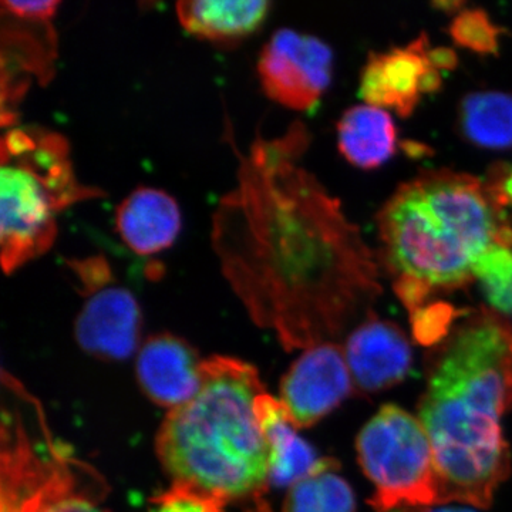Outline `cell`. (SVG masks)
<instances>
[{
	"mask_svg": "<svg viewBox=\"0 0 512 512\" xmlns=\"http://www.w3.org/2000/svg\"><path fill=\"white\" fill-rule=\"evenodd\" d=\"M311 134L295 121L238 150L237 180L212 215L222 275L286 350L332 342L382 293L376 256L338 198L301 165Z\"/></svg>",
	"mask_w": 512,
	"mask_h": 512,
	"instance_id": "1",
	"label": "cell"
},
{
	"mask_svg": "<svg viewBox=\"0 0 512 512\" xmlns=\"http://www.w3.org/2000/svg\"><path fill=\"white\" fill-rule=\"evenodd\" d=\"M511 343V323L481 308L429 355L419 420L433 447L441 504L488 508L510 476L501 419L512 407Z\"/></svg>",
	"mask_w": 512,
	"mask_h": 512,
	"instance_id": "2",
	"label": "cell"
},
{
	"mask_svg": "<svg viewBox=\"0 0 512 512\" xmlns=\"http://www.w3.org/2000/svg\"><path fill=\"white\" fill-rule=\"evenodd\" d=\"M198 393L170 410L156 440L158 460L174 483L237 500L269 484L268 448L255 414L265 393L258 370L227 356L202 360Z\"/></svg>",
	"mask_w": 512,
	"mask_h": 512,
	"instance_id": "3",
	"label": "cell"
},
{
	"mask_svg": "<svg viewBox=\"0 0 512 512\" xmlns=\"http://www.w3.org/2000/svg\"><path fill=\"white\" fill-rule=\"evenodd\" d=\"M376 222L390 272L458 289L474 281V262L508 220L476 175L424 170L399 185Z\"/></svg>",
	"mask_w": 512,
	"mask_h": 512,
	"instance_id": "4",
	"label": "cell"
},
{
	"mask_svg": "<svg viewBox=\"0 0 512 512\" xmlns=\"http://www.w3.org/2000/svg\"><path fill=\"white\" fill-rule=\"evenodd\" d=\"M107 197L77 177L66 136L49 127L8 128L0 140V262L6 275L47 254L57 218L80 202Z\"/></svg>",
	"mask_w": 512,
	"mask_h": 512,
	"instance_id": "5",
	"label": "cell"
},
{
	"mask_svg": "<svg viewBox=\"0 0 512 512\" xmlns=\"http://www.w3.org/2000/svg\"><path fill=\"white\" fill-rule=\"evenodd\" d=\"M357 460L375 485L369 504L376 512L399 507H434L440 485L429 434L402 407L386 404L356 439Z\"/></svg>",
	"mask_w": 512,
	"mask_h": 512,
	"instance_id": "6",
	"label": "cell"
},
{
	"mask_svg": "<svg viewBox=\"0 0 512 512\" xmlns=\"http://www.w3.org/2000/svg\"><path fill=\"white\" fill-rule=\"evenodd\" d=\"M59 0H2V127L19 126V106L33 79L46 86L56 72Z\"/></svg>",
	"mask_w": 512,
	"mask_h": 512,
	"instance_id": "7",
	"label": "cell"
},
{
	"mask_svg": "<svg viewBox=\"0 0 512 512\" xmlns=\"http://www.w3.org/2000/svg\"><path fill=\"white\" fill-rule=\"evenodd\" d=\"M256 72L269 100L289 110L312 111L332 83V49L319 37L278 29L262 47Z\"/></svg>",
	"mask_w": 512,
	"mask_h": 512,
	"instance_id": "8",
	"label": "cell"
},
{
	"mask_svg": "<svg viewBox=\"0 0 512 512\" xmlns=\"http://www.w3.org/2000/svg\"><path fill=\"white\" fill-rule=\"evenodd\" d=\"M345 348L326 342L306 349L281 382V402L296 429H308L352 394Z\"/></svg>",
	"mask_w": 512,
	"mask_h": 512,
	"instance_id": "9",
	"label": "cell"
},
{
	"mask_svg": "<svg viewBox=\"0 0 512 512\" xmlns=\"http://www.w3.org/2000/svg\"><path fill=\"white\" fill-rule=\"evenodd\" d=\"M143 313L136 296L120 285L90 293L74 323L84 352L106 360L128 359L140 342Z\"/></svg>",
	"mask_w": 512,
	"mask_h": 512,
	"instance_id": "10",
	"label": "cell"
},
{
	"mask_svg": "<svg viewBox=\"0 0 512 512\" xmlns=\"http://www.w3.org/2000/svg\"><path fill=\"white\" fill-rule=\"evenodd\" d=\"M346 360L360 393L390 389L406 379L413 362L412 346L396 323L370 312L348 338Z\"/></svg>",
	"mask_w": 512,
	"mask_h": 512,
	"instance_id": "11",
	"label": "cell"
},
{
	"mask_svg": "<svg viewBox=\"0 0 512 512\" xmlns=\"http://www.w3.org/2000/svg\"><path fill=\"white\" fill-rule=\"evenodd\" d=\"M429 50V37L421 33L406 47L370 53L360 76V97L369 106L393 110L403 119L412 116L423 97L421 83L431 67Z\"/></svg>",
	"mask_w": 512,
	"mask_h": 512,
	"instance_id": "12",
	"label": "cell"
},
{
	"mask_svg": "<svg viewBox=\"0 0 512 512\" xmlns=\"http://www.w3.org/2000/svg\"><path fill=\"white\" fill-rule=\"evenodd\" d=\"M57 456L49 463L22 457L3 467V512H101L73 490L69 471Z\"/></svg>",
	"mask_w": 512,
	"mask_h": 512,
	"instance_id": "13",
	"label": "cell"
},
{
	"mask_svg": "<svg viewBox=\"0 0 512 512\" xmlns=\"http://www.w3.org/2000/svg\"><path fill=\"white\" fill-rule=\"evenodd\" d=\"M201 366L202 360L185 340L161 333L138 350V384L151 402L170 412L198 393Z\"/></svg>",
	"mask_w": 512,
	"mask_h": 512,
	"instance_id": "14",
	"label": "cell"
},
{
	"mask_svg": "<svg viewBox=\"0 0 512 512\" xmlns=\"http://www.w3.org/2000/svg\"><path fill=\"white\" fill-rule=\"evenodd\" d=\"M114 225L130 251L153 256L173 247L183 229V214L173 195L141 185L120 202Z\"/></svg>",
	"mask_w": 512,
	"mask_h": 512,
	"instance_id": "15",
	"label": "cell"
},
{
	"mask_svg": "<svg viewBox=\"0 0 512 512\" xmlns=\"http://www.w3.org/2000/svg\"><path fill=\"white\" fill-rule=\"evenodd\" d=\"M271 8L266 0H184L175 5V13L191 36L232 47L258 32Z\"/></svg>",
	"mask_w": 512,
	"mask_h": 512,
	"instance_id": "16",
	"label": "cell"
},
{
	"mask_svg": "<svg viewBox=\"0 0 512 512\" xmlns=\"http://www.w3.org/2000/svg\"><path fill=\"white\" fill-rule=\"evenodd\" d=\"M255 414L268 448L269 484L292 487L318 467V454L299 436L281 400L262 393L256 399Z\"/></svg>",
	"mask_w": 512,
	"mask_h": 512,
	"instance_id": "17",
	"label": "cell"
},
{
	"mask_svg": "<svg viewBox=\"0 0 512 512\" xmlns=\"http://www.w3.org/2000/svg\"><path fill=\"white\" fill-rule=\"evenodd\" d=\"M338 147L346 161L362 170H373L393 157L397 130L392 116L380 107L359 104L342 114Z\"/></svg>",
	"mask_w": 512,
	"mask_h": 512,
	"instance_id": "18",
	"label": "cell"
},
{
	"mask_svg": "<svg viewBox=\"0 0 512 512\" xmlns=\"http://www.w3.org/2000/svg\"><path fill=\"white\" fill-rule=\"evenodd\" d=\"M458 128L473 146L512 148V94L495 90L467 94L458 106Z\"/></svg>",
	"mask_w": 512,
	"mask_h": 512,
	"instance_id": "19",
	"label": "cell"
},
{
	"mask_svg": "<svg viewBox=\"0 0 512 512\" xmlns=\"http://www.w3.org/2000/svg\"><path fill=\"white\" fill-rule=\"evenodd\" d=\"M339 467L333 458H320L309 476L288 488L284 512H356L355 493Z\"/></svg>",
	"mask_w": 512,
	"mask_h": 512,
	"instance_id": "20",
	"label": "cell"
},
{
	"mask_svg": "<svg viewBox=\"0 0 512 512\" xmlns=\"http://www.w3.org/2000/svg\"><path fill=\"white\" fill-rule=\"evenodd\" d=\"M473 275L494 311L512 316V249L491 244L474 262Z\"/></svg>",
	"mask_w": 512,
	"mask_h": 512,
	"instance_id": "21",
	"label": "cell"
},
{
	"mask_svg": "<svg viewBox=\"0 0 512 512\" xmlns=\"http://www.w3.org/2000/svg\"><path fill=\"white\" fill-rule=\"evenodd\" d=\"M451 39L480 55H498L504 30L495 25L484 9H464L448 28Z\"/></svg>",
	"mask_w": 512,
	"mask_h": 512,
	"instance_id": "22",
	"label": "cell"
},
{
	"mask_svg": "<svg viewBox=\"0 0 512 512\" xmlns=\"http://www.w3.org/2000/svg\"><path fill=\"white\" fill-rule=\"evenodd\" d=\"M447 302H436L423 306L412 313L413 336L421 345H440L450 335L451 325L458 316L463 315Z\"/></svg>",
	"mask_w": 512,
	"mask_h": 512,
	"instance_id": "23",
	"label": "cell"
},
{
	"mask_svg": "<svg viewBox=\"0 0 512 512\" xmlns=\"http://www.w3.org/2000/svg\"><path fill=\"white\" fill-rule=\"evenodd\" d=\"M153 503L157 505L154 512H224L227 501L192 485L174 483Z\"/></svg>",
	"mask_w": 512,
	"mask_h": 512,
	"instance_id": "24",
	"label": "cell"
},
{
	"mask_svg": "<svg viewBox=\"0 0 512 512\" xmlns=\"http://www.w3.org/2000/svg\"><path fill=\"white\" fill-rule=\"evenodd\" d=\"M67 266L76 276L77 282L80 284V292L87 293V295L99 291L113 282L109 261L104 256L93 255L89 258L67 261Z\"/></svg>",
	"mask_w": 512,
	"mask_h": 512,
	"instance_id": "25",
	"label": "cell"
},
{
	"mask_svg": "<svg viewBox=\"0 0 512 512\" xmlns=\"http://www.w3.org/2000/svg\"><path fill=\"white\" fill-rule=\"evenodd\" d=\"M393 288L397 298L403 303L404 308L410 312V315L426 306L427 299L430 298L431 293L436 291V288L430 285L429 282L407 274L396 276Z\"/></svg>",
	"mask_w": 512,
	"mask_h": 512,
	"instance_id": "26",
	"label": "cell"
},
{
	"mask_svg": "<svg viewBox=\"0 0 512 512\" xmlns=\"http://www.w3.org/2000/svg\"><path fill=\"white\" fill-rule=\"evenodd\" d=\"M429 62L431 66L436 67L437 70H454L458 64V57L456 52L450 47H430Z\"/></svg>",
	"mask_w": 512,
	"mask_h": 512,
	"instance_id": "27",
	"label": "cell"
},
{
	"mask_svg": "<svg viewBox=\"0 0 512 512\" xmlns=\"http://www.w3.org/2000/svg\"><path fill=\"white\" fill-rule=\"evenodd\" d=\"M403 150L406 151L407 156L410 157H423L424 154L431 153L429 147H424L423 144L414 143V141H406L403 144Z\"/></svg>",
	"mask_w": 512,
	"mask_h": 512,
	"instance_id": "28",
	"label": "cell"
},
{
	"mask_svg": "<svg viewBox=\"0 0 512 512\" xmlns=\"http://www.w3.org/2000/svg\"><path fill=\"white\" fill-rule=\"evenodd\" d=\"M464 2H450V0H441V2H434L433 8L441 10V12L447 13H460L463 8Z\"/></svg>",
	"mask_w": 512,
	"mask_h": 512,
	"instance_id": "29",
	"label": "cell"
},
{
	"mask_svg": "<svg viewBox=\"0 0 512 512\" xmlns=\"http://www.w3.org/2000/svg\"><path fill=\"white\" fill-rule=\"evenodd\" d=\"M503 190L505 201H507V204L512 207V168L510 174L505 178Z\"/></svg>",
	"mask_w": 512,
	"mask_h": 512,
	"instance_id": "30",
	"label": "cell"
},
{
	"mask_svg": "<svg viewBox=\"0 0 512 512\" xmlns=\"http://www.w3.org/2000/svg\"><path fill=\"white\" fill-rule=\"evenodd\" d=\"M420 512H474V511L467 510V508L420 507Z\"/></svg>",
	"mask_w": 512,
	"mask_h": 512,
	"instance_id": "31",
	"label": "cell"
},
{
	"mask_svg": "<svg viewBox=\"0 0 512 512\" xmlns=\"http://www.w3.org/2000/svg\"><path fill=\"white\" fill-rule=\"evenodd\" d=\"M387 512H420V507H399Z\"/></svg>",
	"mask_w": 512,
	"mask_h": 512,
	"instance_id": "32",
	"label": "cell"
},
{
	"mask_svg": "<svg viewBox=\"0 0 512 512\" xmlns=\"http://www.w3.org/2000/svg\"><path fill=\"white\" fill-rule=\"evenodd\" d=\"M511 352H512V343H511Z\"/></svg>",
	"mask_w": 512,
	"mask_h": 512,
	"instance_id": "33",
	"label": "cell"
}]
</instances>
